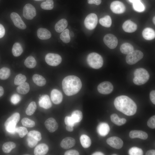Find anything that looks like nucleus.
Returning <instances> with one entry per match:
<instances>
[{
	"mask_svg": "<svg viewBox=\"0 0 155 155\" xmlns=\"http://www.w3.org/2000/svg\"><path fill=\"white\" fill-rule=\"evenodd\" d=\"M38 38L41 40H46L50 38L51 36V32L46 28H40L37 31Z\"/></svg>",
	"mask_w": 155,
	"mask_h": 155,
	"instance_id": "5701e85b",
	"label": "nucleus"
},
{
	"mask_svg": "<svg viewBox=\"0 0 155 155\" xmlns=\"http://www.w3.org/2000/svg\"><path fill=\"white\" fill-rule=\"evenodd\" d=\"M122 28L125 32L128 33L133 32L137 29L136 24L130 20L125 21L123 24Z\"/></svg>",
	"mask_w": 155,
	"mask_h": 155,
	"instance_id": "a211bd4d",
	"label": "nucleus"
},
{
	"mask_svg": "<svg viewBox=\"0 0 155 155\" xmlns=\"http://www.w3.org/2000/svg\"><path fill=\"white\" fill-rule=\"evenodd\" d=\"M150 100L154 104H155V91L153 90L151 91L150 94Z\"/></svg>",
	"mask_w": 155,
	"mask_h": 155,
	"instance_id": "603ef678",
	"label": "nucleus"
},
{
	"mask_svg": "<svg viewBox=\"0 0 155 155\" xmlns=\"http://www.w3.org/2000/svg\"><path fill=\"white\" fill-rule=\"evenodd\" d=\"M143 53L139 50H133L127 54L126 57V61L129 65L134 64L142 59L143 57Z\"/></svg>",
	"mask_w": 155,
	"mask_h": 155,
	"instance_id": "423d86ee",
	"label": "nucleus"
},
{
	"mask_svg": "<svg viewBox=\"0 0 155 155\" xmlns=\"http://www.w3.org/2000/svg\"><path fill=\"white\" fill-rule=\"evenodd\" d=\"M4 94V90L3 87L0 86V97L1 96Z\"/></svg>",
	"mask_w": 155,
	"mask_h": 155,
	"instance_id": "13d9d810",
	"label": "nucleus"
},
{
	"mask_svg": "<svg viewBox=\"0 0 155 155\" xmlns=\"http://www.w3.org/2000/svg\"><path fill=\"white\" fill-rule=\"evenodd\" d=\"M41 8L44 9L49 10L52 9L54 7V2L53 0H46L42 3L40 5Z\"/></svg>",
	"mask_w": 155,
	"mask_h": 155,
	"instance_id": "4c0bfd02",
	"label": "nucleus"
},
{
	"mask_svg": "<svg viewBox=\"0 0 155 155\" xmlns=\"http://www.w3.org/2000/svg\"><path fill=\"white\" fill-rule=\"evenodd\" d=\"M17 91L20 94H25L27 93L30 90V87L29 84L24 82L19 85L17 88Z\"/></svg>",
	"mask_w": 155,
	"mask_h": 155,
	"instance_id": "c756f323",
	"label": "nucleus"
},
{
	"mask_svg": "<svg viewBox=\"0 0 155 155\" xmlns=\"http://www.w3.org/2000/svg\"><path fill=\"white\" fill-rule=\"evenodd\" d=\"M63 96L61 92L56 89L53 90L51 92V98L53 102L55 104H60L62 101Z\"/></svg>",
	"mask_w": 155,
	"mask_h": 155,
	"instance_id": "dca6fc26",
	"label": "nucleus"
},
{
	"mask_svg": "<svg viewBox=\"0 0 155 155\" xmlns=\"http://www.w3.org/2000/svg\"><path fill=\"white\" fill-rule=\"evenodd\" d=\"M16 144L13 142H9L4 143L2 146V150L5 153H9L15 148Z\"/></svg>",
	"mask_w": 155,
	"mask_h": 155,
	"instance_id": "2f4dec72",
	"label": "nucleus"
},
{
	"mask_svg": "<svg viewBox=\"0 0 155 155\" xmlns=\"http://www.w3.org/2000/svg\"><path fill=\"white\" fill-rule=\"evenodd\" d=\"M64 121L66 125H70L73 127L75 124L71 116L66 117Z\"/></svg>",
	"mask_w": 155,
	"mask_h": 155,
	"instance_id": "8fccbe9b",
	"label": "nucleus"
},
{
	"mask_svg": "<svg viewBox=\"0 0 155 155\" xmlns=\"http://www.w3.org/2000/svg\"><path fill=\"white\" fill-rule=\"evenodd\" d=\"M45 60L48 65L51 66H56L61 63L62 58L58 54L49 53L45 56Z\"/></svg>",
	"mask_w": 155,
	"mask_h": 155,
	"instance_id": "6e6552de",
	"label": "nucleus"
},
{
	"mask_svg": "<svg viewBox=\"0 0 155 155\" xmlns=\"http://www.w3.org/2000/svg\"><path fill=\"white\" fill-rule=\"evenodd\" d=\"M129 135L131 139L138 138L146 140L148 137V135L146 133L141 130H132L129 132Z\"/></svg>",
	"mask_w": 155,
	"mask_h": 155,
	"instance_id": "412c9836",
	"label": "nucleus"
},
{
	"mask_svg": "<svg viewBox=\"0 0 155 155\" xmlns=\"http://www.w3.org/2000/svg\"><path fill=\"white\" fill-rule=\"evenodd\" d=\"M110 9L113 12L116 14L122 13L125 10L124 5L118 1H114L111 3Z\"/></svg>",
	"mask_w": 155,
	"mask_h": 155,
	"instance_id": "f8f14e48",
	"label": "nucleus"
},
{
	"mask_svg": "<svg viewBox=\"0 0 155 155\" xmlns=\"http://www.w3.org/2000/svg\"><path fill=\"white\" fill-rule=\"evenodd\" d=\"M10 69L6 67H3L0 69V79L5 80L7 79L10 74Z\"/></svg>",
	"mask_w": 155,
	"mask_h": 155,
	"instance_id": "e433bc0d",
	"label": "nucleus"
},
{
	"mask_svg": "<svg viewBox=\"0 0 155 155\" xmlns=\"http://www.w3.org/2000/svg\"><path fill=\"white\" fill-rule=\"evenodd\" d=\"M92 155H103L104 154L101 152H96L93 153Z\"/></svg>",
	"mask_w": 155,
	"mask_h": 155,
	"instance_id": "bf43d9fd",
	"label": "nucleus"
},
{
	"mask_svg": "<svg viewBox=\"0 0 155 155\" xmlns=\"http://www.w3.org/2000/svg\"><path fill=\"white\" fill-rule=\"evenodd\" d=\"M34 0L36 1H41V0Z\"/></svg>",
	"mask_w": 155,
	"mask_h": 155,
	"instance_id": "0e129e2a",
	"label": "nucleus"
},
{
	"mask_svg": "<svg viewBox=\"0 0 155 155\" xmlns=\"http://www.w3.org/2000/svg\"><path fill=\"white\" fill-rule=\"evenodd\" d=\"M87 62L89 65L93 68L98 69L103 65V60L102 57L96 53H90L87 57Z\"/></svg>",
	"mask_w": 155,
	"mask_h": 155,
	"instance_id": "20e7f679",
	"label": "nucleus"
},
{
	"mask_svg": "<svg viewBox=\"0 0 155 155\" xmlns=\"http://www.w3.org/2000/svg\"><path fill=\"white\" fill-rule=\"evenodd\" d=\"M103 40L105 44L110 49H115L117 45V39L112 34H106L104 36Z\"/></svg>",
	"mask_w": 155,
	"mask_h": 155,
	"instance_id": "9d476101",
	"label": "nucleus"
},
{
	"mask_svg": "<svg viewBox=\"0 0 155 155\" xmlns=\"http://www.w3.org/2000/svg\"><path fill=\"white\" fill-rule=\"evenodd\" d=\"M20 118L19 113H16L9 117L6 121L5 125L7 131L11 133L16 132V126Z\"/></svg>",
	"mask_w": 155,
	"mask_h": 155,
	"instance_id": "39448f33",
	"label": "nucleus"
},
{
	"mask_svg": "<svg viewBox=\"0 0 155 155\" xmlns=\"http://www.w3.org/2000/svg\"><path fill=\"white\" fill-rule=\"evenodd\" d=\"M114 104L117 109L127 116L134 115L137 108L134 101L128 96L125 95L116 97L114 101Z\"/></svg>",
	"mask_w": 155,
	"mask_h": 155,
	"instance_id": "f257e3e1",
	"label": "nucleus"
},
{
	"mask_svg": "<svg viewBox=\"0 0 155 155\" xmlns=\"http://www.w3.org/2000/svg\"><path fill=\"white\" fill-rule=\"evenodd\" d=\"M28 146L31 148L34 147L37 144L38 141L31 136H28L27 139Z\"/></svg>",
	"mask_w": 155,
	"mask_h": 155,
	"instance_id": "49530a36",
	"label": "nucleus"
},
{
	"mask_svg": "<svg viewBox=\"0 0 155 155\" xmlns=\"http://www.w3.org/2000/svg\"><path fill=\"white\" fill-rule=\"evenodd\" d=\"M26 80V78L24 75L20 73L16 76L14 80L15 85H19L24 82Z\"/></svg>",
	"mask_w": 155,
	"mask_h": 155,
	"instance_id": "ea45409f",
	"label": "nucleus"
},
{
	"mask_svg": "<svg viewBox=\"0 0 155 155\" xmlns=\"http://www.w3.org/2000/svg\"><path fill=\"white\" fill-rule=\"evenodd\" d=\"M113 89L112 84L108 81H105L100 83L97 87L98 92L100 93L104 94H110L113 91Z\"/></svg>",
	"mask_w": 155,
	"mask_h": 155,
	"instance_id": "9b49d317",
	"label": "nucleus"
},
{
	"mask_svg": "<svg viewBox=\"0 0 155 155\" xmlns=\"http://www.w3.org/2000/svg\"><path fill=\"white\" fill-rule=\"evenodd\" d=\"M28 136H29L34 138L38 141L41 140L42 138L40 133L36 131L33 130L30 131L28 133Z\"/></svg>",
	"mask_w": 155,
	"mask_h": 155,
	"instance_id": "a18cd8bd",
	"label": "nucleus"
},
{
	"mask_svg": "<svg viewBox=\"0 0 155 155\" xmlns=\"http://www.w3.org/2000/svg\"><path fill=\"white\" fill-rule=\"evenodd\" d=\"M88 2L89 4H94L98 5L101 3V0H88Z\"/></svg>",
	"mask_w": 155,
	"mask_h": 155,
	"instance_id": "864d4df0",
	"label": "nucleus"
},
{
	"mask_svg": "<svg viewBox=\"0 0 155 155\" xmlns=\"http://www.w3.org/2000/svg\"><path fill=\"white\" fill-rule=\"evenodd\" d=\"M76 123L80 122L82 119V113L79 110H76L72 112L71 116Z\"/></svg>",
	"mask_w": 155,
	"mask_h": 155,
	"instance_id": "f704fd0d",
	"label": "nucleus"
},
{
	"mask_svg": "<svg viewBox=\"0 0 155 155\" xmlns=\"http://www.w3.org/2000/svg\"><path fill=\"white\" fill-rule=\"evenodd\" d=\"M12 53L15 57L20 56L23 51L22 48L21 44L18 42L15 43L12 48Z\"/></svg>",
	"mask_w": 155,
	"mask_h": 155,
	"instance_id": "7c9ffc66",
	"label": "nucleus"
},
{
	"mask_svg": "<svg viewBox=\"0 0 155 155\" xmlns=\"http://www.w3.org/2000/svg\"><path fill=\"white\" fill-rule=\"evenodd\" d=\"M62 86L65 94L68 96H71L76 94L80 91L82 87V83L78 77L70 75L63 79Z\"/></svg>",
	"mask_w": 155,
	"mask_h": 155,
	"instance_id": "f03ea898",
	"label": "nucleus"
},
{
	"mask_svg": "<svg viewBox=\"0 0 155 155\" xmlns=\"http://www.w3.org/2000/svg\"><path fill=\"white\" fill-rule=\"evenodd\" d=\"M120 50L123 54L127 55L134 50L133 46L130 44L125 42L121 46Z\"/></svg>",
	"mask_w": 155,
	"mask_h": 155,
	"instance_id": "cd10ccee",
	"label": "nucleus"
},
{
	"mask_svg": "<svg viewBox=\"0 0 155 155\" xmlns=\"http://www.w3.org/2000/svg\"><path fill=\"white\" fill-rule=\"evenodd\" d=\"M23 16L28 20L32 19L36 15L35 8L30 4H26L23 8Z\"/></svg>",
	"mask_w": 155,
	"mask_h": 155,
	"instance_id": "1a4fd4ad",
	"label": "nucleus"
},
{
	"mask_svg": "<svg viewBox=\"0 0 155 155\" xmlns=\"http://www.w3.org/2000/svg\"><path fill=\"white\" fill-rule=\"evenodd\" d=\"M21 100V97L20 95L17 94H13L11 98V101L13 104H16L18 103Z\"/></svg>",
	"mask_w": 155,
	"mask_h": 155,
	"instance_id": "de8ad7c7",
	"label": "nucleus"
},
{
	"mask_svg": "<svg viewBox=\"0 0 155 155\" xmlns=\"http://www.w3.org/2000/svg\"><path fill=\"white\" fill-rule=\"evenodd\" d=\"M112 155H117L116 154H113Z\"/></svg>",
	"mask_w": 155,
	"mask_h": 155,
	"instance_id": "69168bd1",
	"label": "nucleus"
},
{
	"mask_svg": "<svg viewBox=\"0 0 155 155\" xmlns=\"http://www.w3.org/2000/svg\"><path fill=\"white\" fill-rule=\"evenodd\" d=\"M32 79L34 83L39 86H44L46 83V80L44 78L38 74L34 75L32 76Z\"/></svg>",
	"mask_w": 155,
	"mask_h": 155,
	"instance_id": "a878e982",
	"label": "nucleus"
},
{
	"mask_svg": "<svg viewBox=\"0 0 155 155\" xmlns=\"http://www.w3.org/2000/svg\"><path fill=\"white\" fill-rule=\"evenodd\" d=\"M146 155H155V150H151L148 151L146 153Z\"/></svg>",
	"mask_w": 155,
	"mask_h": 155,
	"instance_id": "6e6d98bb",
	"label": "nucleus"
},
{
	"mask_svg": "<svg viewBox=\"0 0 155 155\" xmlns=\"http://www.w3.org/2000/svg\"><path fill=\"white\" fill-rule=\"evenodd\" d=\"M5 30L3 26L0 24V38L3 37L5 34Z\"/></svg>",
	"mask_w": 155,
	"mask_h": 155,
	"instance_id": "5fc2aeb1",
	"label": "nucleus"
},
{
	"mask_svg": "<svg viewBox=\"0 0 155 155\" xmlns=\"http://www.w3.org/2000/svg\"><path fill=\"white\" fill-rule=\"evenodd\" d=\"M133 81L135 84L141 85L146 83L149 80L150 75L148 71L143 68L136 69L134 72Z\"/></svg>",
	"mask_w": 155,
	"mask_h": 155,
	"instance_id": "7ed1b4c3",
	"label": "nucleus"
},
{
	"mask_svg": "<svg viewBox=\"0 0 155 155\" xmlns=\"http://www.w3.org/2000/svg\"><path fill=\"white\" fill-rule=\"evenodd\" d=\"M106 142L110 146L116 149H121L123 145L122 140L120 138L116 136L108 138L107 139Z\"/></svg>",
	"mask_w": 155,
	"mask_h": 155,
	"instance_id": "4468645a",
	"label": "nucleus"
},
{
	"mask_svg": "<svg viewBox=\"0 0 155 155\" xmlns=\"http://www.w3.org/2000/svg\"><path fill=\"white\" fill-rule=\"evenodd\" d=\"M69 31L68 29H66L63 31L60 35V38L64 43H69L70 40V36L69 35Z\"/></svg>",
	"mask_w": 155,
	"mask_h": 155,
	"instance_id": "c9c22d12",
	"label": "nucleus"
},
{
	"mask_svg": "<svg viewBox=\"0 0 155 155\" xmlns=\"http://www.w3.org/2000/svg\"><path fill=\"white\" fill-rule=\"evenodd\" d=\"M129 0L130 2H132L133 3L135 2L140 1V0Z\"/></svg>",
	"mask_w": 155,
	"mask_h": 155,
	"instance_id": "680f3d73",
	"label": "nucleus"
},
{
	"mask_svg": "<svg viewBox=\"0 0 155 155\" xmlns=\"http://www.w3.org/2000/svg\"><path fill=\"white\" fill-rule=\"evenodd\" d=\"M16 132H17L20 137L22 138L28 133L26 128L24 127H20L16 128Z\"/></svg>",
	"mask_w": 155,
	"mask_h": 155,
	"instance_id": "c03bdc74",
	"label": "nucleus"
},
{
	"mask_svg": "<svg viewBox=\"0 0 155 155\" xmlns=\"http://www.w3.org/2000/svg\"><path fill=\"white\" fill-rule=\"evenodd\" d=\"M36 104L35 102H31L26 109V112L28 115H32L35 112L36 108Z\"/></svg>",
	"mask_w": 155,
	"mask_h": 155,
	"instance_id": "58836bf2",
	"label": "nucleus"
},
{
	"mask_svg": "<svg viewBox=\"0 0 155 155\" xmlns=\"http://www.w3.org/2000/svg\"><path fill=\"white\" fill-rule=\"evenodd\" d=\"M11 18L14 25L21 29H25L26 26L20 16L17 13L12 12L10 14Z\"/></svg>",
	"mask_w": 155,
	"mask_h": 155,
	"instance_id": "ddd939ff",
	"label": "nucleus"
},
{
	"mask_svg": "<svg viewBox=\"0 0 155 155\" xmlns=\"http://www.w3.org/2000/svg\"><path fill=\"white\" fill-rule=\"evenodd\" d=\"M65 155H79V153L78 152L75 150H69L65 152L64 153Z\"/></svg>",
	"mask_w": 155,
	"mask_h": 155,
	"instance_id": "3c124183",
	"label": "nucleus"
},
{
	"mask_svg": "<svg viewBox=\"0 0 155 155\" xmlns=\"http://www.w3.org/2000/svg\"><path fill=\"white\" fill-rule=\"evenodd\" d=\"M69 35L71 37H73L74 35L73 32H71L70 33H69Z\"/></svg>",
	"mask_w": 155,
	"mask_h": 155,
	"instance_id": "052dcab7",
	"label": "nucleus"
},
{
	"mask_svg": "<svg viewBox=\"0 0 155 155\" xmlns=\"http://www.w3.org/2000/svg\"><path fill=\"white\" fill-rule=\"evenodd\" d=\"M147 125L151 129L155 128V115L151 117L147 121Z\"/></svg>",
	"mask_w": 155,
	"mask_h": 155,
	"instance_id": "09e8293b",
	"label": "nucleus"
},
{
	"mask_svg": "<svg viewBox=\"0 0 155 155\" xmlns=\"http://www.w3.org/2000/svg\"><path fill=\"white\" fill-rule=\"evenodd\" d=\"M21 123L24 126L32 127L35 125V123L33 121L27 118H23L21 120Z\"/></svg>",
	"mask_w": 155,
	"mask_h": 155,
	"instance_id": "79ce46f5",
	"label": "nucleus"
},
{
	"mask_svg": "<svg viewBox=\"0 0 155 155\" xmlns=\"http://www.w3.org/2000/svg\"><path fill=\"white\" fill-rule=\"evenodd\" d=\"M153 23H154V24H155V17H154L153 18Z\"/></svg>",
	"mask_w": 155,
	"mask_h": 155,
	"instance_id": "e2e57ef3",
	"label": "nucleus"
},
{
	"mask_svg": "<svg viewBox=\"0 0 155 155\" xmlns=\"http://www.w3.org/2000/svg\"><path fill=\"white\" fill-rule=\"evenodd\" d=\"M44 125L47 129L51 133L55 131L58 127V123L52 117L46 119Z\"/></svg>",
	"mask_w": 155,
	"mask_h": 155,
	"instance_id": "2eb2a0df",
	"label": "nucleus"
},
{
	"mask_svg": "<svg viewBox=\"0 0 155 155\" xmlns=\"http://www.w3.org/2000/svg\"><path fill=\"white\" fill-rule=\"evenodd\" d=\"M38 103L40 107L46 109L49 108L52 106L49 97L46 94L40 97Z\"/></svg>",
	"mask_w": 155,
	"mask_h": 155,
	"instance_id": "f3484780",
	"label": "nucleus"
},
{
	"mask_svg": "<svg viewBox=\"0 0 155 155\" xmlns=\"http://www.w3.org/2000/svg\"><path fill=\"white\" fill-rule=\"evenodd\" d=\"M68 22L65 19H62L59 21L55 24V29L58 33H60L63 31L67 27Z\"/></svg>",
	"mask_w": 155,
	"mask_h": 155,
	"instance_id": "393cba45",
	"label": "nucleus"
},
{
	"mask_svg": "<svg viewBox=\"0 0 155 155\" xmlns=\"http://www.w3.org/2000/svg\"><path fill=\"white\" fill-rule=\"evenodd\" d=\"M98 21V17L96 14L91 13L86 18L84 21V25L88 29L92 30L96 26Z\"/></svg>",
	"mask_w": 155,
	"mask_h": 155,
	"instance_id": "0eeeda50",
	"label": "nucleus"
},
{
	"mask_svg": "<svg viewBox=\"0 0 155 155\" xmlns=\"http://www.w3.org/2000/svg\"><path fill=\"white\" fill-rule=\"evenodd\" d=\"M143 153L142 149L136 147L131 148L128 151V154L130 155H142Z\"/></svg>",
	"mask_w": 155,
	"mask_h": 155,
	"instance_id": "a19ab883",
	"label": "nucleus"
},
{
	"mask_svg": "<svg viewBox=\"0 0 155 155\" xmlns=\"http://www.w3.org/2000/svg\"><path fill=\"white\" fill-rule=\"evenodd\" d=\"M24 64L27 67L29 68H32L36 66V62L34 57L30 56L28 57L25 59Z\"/></svg>",
	"mask_w": 155,
	"mask_h": 155,
	"instance_id": "473e14b6",
	"label": "nucleus"
},
{
	"mask_svg": "<svg viewBox=\"0 0 155 155\" xmlns=\"http://www.w3.org/2000/svg\"><path fill=\"white\" fill-rule=\"evenodd\" d=\"M75 144V140L72 137H67L63 140L60 145L64 149H69L73 147Z\"/></svg>",
	"mask_w": 155,
	"mask_h": 155,
	"instance_id": "aec40b11",
	"label": "nucleus"
},
{
	"mask_svg": "<svg viewBox=\"0 0 155 155\" xmlns=\"http://www.w3.org/2000/svg\"><path fill=\"white\" fill-rule=\"evenodd\" d=\"M133 7L135 11L139 12H142L145 9L144 5L140 1L133 3Z\"/></svg>",
	"mask_w": 155,
	"mask_h": 155,
	"instance_id": "37998d69",
	"label": "nucleus"
},
{
	"mask_svg": "<svg viewBox=\"0 0 155 155\" xmlns=\"http://www.w3.org/2000/svg\"><path fill=\"white\" fill-rule=\"evenodd\" d=\"M111 121L114 124L118 126H121L125 124L126 122V119L120 118L115 113L112 114L110 116Z\"/></svg>",
	"mask_w": 155,
	"mask_h": 155,
	"instance_id": "bb28decb",
	"label": "nucleus"
},
{
	"mask_svg": "<svg viewBox=\"0 0 155 155\" xmlns=\"http://www.w3.org/2000/svg\"><path fill=\"white\" fill-rule=\"evenodd\" d=\"M100 24L102 26L106 27H110L112 24V20L111 17L106 15L101 18L99 20Z\"/></svg>",
	"mask_w": 155,
	"mask_h": 155,
	"instance_id": "72a5a7b5",
	"label": "nucleus"
},
{
	"mask_svg": "<svg viewBox=\"0 0 155 155\" xmlns=\"http://www.w3.org/2000/svg\"><path fill=\"white\" fill-rule=\"evenodd\" d=\"M49 150V147L44 144H41L37 145L35 148L34 153L35 155L46 154Z\"/></svg>",
	"mask_w": 155,
	"mask_h": 155,
	"instance_id": "4be33fe9",
	"label": "nucleus"
},
{
	"mask_svg": "<svg viewBox=\"0 0 155 155\" xmlns=\"http://www.w3.org/2000/svg\"><path fill=\"white\" fill-rule=\"evenodd\" d=\"M66 130L69 132H72L73 130V127L70 125H66Z\"/></svg>",
	"mask_w": 155,
	"mask_h": 155,
	"instance_id": "4d7b16f0",
	"label": "nucleus"
},
{
	"mask_svg": "<svg viewBox=\"0 0 155 155\" xmlns=\"http://www.w3.org/2000/svg\"><path fill=\"white\" fill-rule=\"evenodd\" d=\"M80 141L82 146L85 148L89 147L91 144L90 139L88 135L85 134H83L80 136Z\"/></svg>",
	"mask_w": 155,
	"mask_h": 155,
	"instance_id": "c85d7f7f",
	"label": "nucleus"
},
{
	"mask_svg": "<svg viewBox=\"0 0 155 155\" xmlns=\"http://www.w3.org/2000/svg\"><path fill=\"white\" fill-rule=\"evenodd\" d=\"M110 129L108 125L104 122L100 123L97 127V132L100 135L102 136H104L107 135Z\"/></svg>",
	"mask_w": 155,
	"mask_h": 155,
	"instance_id": "6ab92c4d",
	"label": "nucleus"
},
{
	"mask_svg": "<svg viewBox=\"0 0 155 155\" xmlns=\"http://www.w3.org/2000/svg\"><path fill=\"white\" fill-rule=\"evenodd\" d=\"M142 35L144 38L146 40H150L154 38L155 32L152 28H147L143 30Z\"/></svg>",
	"mask_w": 155,
	"mask_h": 155,
	"instance_id": "b1692460",
	"label": "nucleus"
}]
</instances>
